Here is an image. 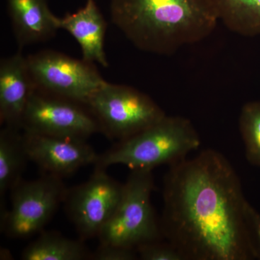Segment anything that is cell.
I'll list each match as a JSON object with an SVG mask.
<instances>
[{"instance_id":"1","label":"cell","mask_w":260,"mask_h":260,"mask_svg":"<svg viewBox=\"0 0 260 260\" xmlns=\"http://www.w3.org/2000/svg\"><path fill=\"white\" fill-rule=\"evenodd\" d=\"M169 167L160 229L183 259H256L246 220L248 201L226 157L207 149Z\"/></svg>"},{"instance_id":"2","label":"cell","mask_w":260,"mask_h":260,"mask_svg":"<svg viewBox=\"0 0 260 260\" xmlns=\"http://www.w3.org/2000/svg\"><path fill=\"white\" fill-rule=\"evenodd\" d=\"M110 15L135 47L159 55L204 40L219 22L212 0H110Z\"/></svg>"},{"instance_id":"3","label":"cell","mask_w":260,"mask_h":260,"mask_svg":"<svg viewBox=\"0 0 260 260\" xmlns=\"http://www.w3.org/2000/svg\"><path fill=\"white\" fill-rule=\"evenodd\" d=\"M200 145V135L190 120L182 116L166 115L99 155L94 166L103 170L114 165H124L131 170H153L159 166H170L184 160Z\"/></svg>"},{"instance_id":"4","label":"cell","mask_w":260,"mask_h":260,"mask_svg":"<svg viewBox=\"0 0 260 260\" xmlns=\"http://www.w3.org/2000/svg\"><path fill=\"white\" fill-rule=\"evenodd\" d=\"M152 172L131 170L114 213L98 236L100 244L136 249L145 243L164 240L151 203L155 189Z\"/></svg>"},{"instance_id":"5","label":"cell","mask_w":260,"mask_h":260,"mask_svg":"<svg viewBox=\"0 0 260 260\" xmlns=\"http://www.w3.org/2000/svg\"><path fill=\"white\" fill-rule=\"evenodd\" d=\"M101 132L118 142L153 125L167 115L153 99L126 85L106 83L88 104Z\"/></svg>"},{"instance_id":"6","label":"cell","mask_w":260,"mask_h":260,"mask_svg":"<svg viewBox=\"0 0 260 260\" xmlns=\"http://www.w3.org/2000/svg\"><path fill=\"white\" fill-rule=\"evenodd\" d=\"M67 191L62 179L55 176L22 179L10 191L11 208L1 213L2 231L16 239L40 234L64 203Z\"/></svg>"},{"instance_id":"7","label":"cell","mask_w":260,"mask_h":260,"mask_svg":"<svg viewBox=\"0 0 260 260\" xmlns=\"http://www.w3.org/2000/svg\"><path fill=\"white\" fill-rule=\"evenodd\" d=\"M27 59L37 90L87 107L94 93L107 83L93 63L59 51H41Z\"/></svg>"},{"instance_id":"8","label":"cell","mask_w":260,"mask_h":260,"mask_svg":"<svg viewBox=\"0 0 260 260\" xmlns=\"http://www.w3.org/2000/svg\"><path fill=\"white\" fill-rule=\"evenodd\" d=\"M23 130L85 141L91 135L102 133L96 118L87 106L37 90L27 106Z\"/></svg>"},{"instance_id":"9","label":"cell","mask_w":260,"mask_h":260,"mask_svg":"<svg viewBox=\"0 0 260 260\" xmlns=\"http://www.w3.org/2000/svg\"><path fill=\"white\" fill-rule=\"evenodd\" d=\"M123 188L124 184L108 175L106 170L95 169L88 180L68 189L63 203L80 239L98 237L114 213Z\"/></svg>"},{"instance_id":"10","label":"cell","mask_w":260,"mask_h":260,"mask_svg":"<svg viewBox=\"0 0 260 260\" xmlns=\"http://www.w3.org/2000/svg\"><path fill=\"white\" fill-rule=\"evenodd\" d=\"M23 131L24 145L29 160L42 174L63 179L80 168L95 164L99 154L85 140L55 138Z\"/></svg>"},{"instance_id":"11","label":"cell","mask_w":260,"mask_h":260,"mask_svg":"<svg viewBox=\"0 0 260 260\" xmlns=\"http://www.w3.org/2000/svg\"><path fill=\"white\" fill-rule=\"evenodd\" d=\"M37 90L27 56L19 49L0 61V123L23 130L24 114L29 100Z\"/></svg>"},{"instance_id":"12","label":"cell","mask_w":260,"mask_h":260,"mask_svg":"<svg viewBox=\"0 0 260 260\" xmlns=\"http://www.w3.org/2000/svg\"><path fill=\"white\" fill-rule=\"evenodd\" d=\"M8 15L19 49L47 42L59 30V18L47 0H6Z\"/></svg>"},{"instance_id":"13","label":"cell","mask_w":260,"mask_h":260,"mask_svg":"<svg viewBox=\"0 0 260 260\" xmlns=\"http://www.w3.org/2000/svg\"><path fill=\"white\" fill-rule=\"evenodd\" d=\"M83 8L59 18V28L70 32L81 48L83 59L109 67L104 51L107 25L95 0H85Z\"/></svg>"},{"instance_id":"14","label":"cell","mask_w":260,"mask_h":260,"mask_svg":"<svg viewBox=\"0 0 260 260\" xmlns=\"http://www.w3.org/2000/svg\"><path fill=\"white\" fill-rule=\"evenodd\" d=\"M29 160L23 131L5 126L0 131V197L4 201L8 191L22 180V174Z\"/></svg>"},{"instance_id":"15","label":"cell","mask_w":260,"mask_h":260,"mask_svg":"<svg viewBox=\"0 0 260 260\" xmlns=\"http://www.w3.org/2000/svg\"><path fill=\"white\" fill-rule=\"evenodd\" d=\"M92 252L82 239L64 237L56 232H43L21 254L23 260L91 259Z\"/></svg>"},{"instance_id":"16","label":"cell","mask_w":260,"mask_h":260,"mask_svg":"<svg viewBox=\"0 0 260 260\" xmlns=\"http://www.w3.org/2000/svg\"><path fill=\"white\" fill-rule=\"evenodd\" d=\"M229 30L244 37L260 36V0H212Z\"/></svg>"},{"instance_id":"17","label":"cell","mask_w":260,"mask_h":260,"mask_svg":"<svg viewBox=\"0 0 260 260\" xmlns=\"http://www.w3.org/2000/svg\"><path fill=\"white\" fill-rule=\"evenodd\" d=\"M239 126L246 160L260 168V101H251L243 106Z\"/></svg>"},{"instance_id":"18","label":"cell","mask_w":260,"mask_h":260,"mask_svg":"<svg viewBox=\"0 0 260 260\" xmlns=\"http://www.w3.org/2000/svg\"><path fill=\"white\" fill-rule=\"evenodd\" d=\"M135 250L139 259L143 260H184L177 249L165 239L145 243Z\"/></svg>"},{"instance_id":"19","label":"cell","mask_w":260,"mask_h":260,"mask_svg":"<svg viewBox=\"0 0 260 260\" xmlns=\"http://www.w3.org/2000/svg\"><path fill=\"white\" fill-rule=\"evenodd\" d=\"M138 259L135 249L120 246L100 244L95 252L92 253L94 260H134Z\"/></svg>"},{"instance_id":"20","label":"cell","mask_w":260,"mask_h":260,"mask_svg":"<svg viewBox=\"0 0 260 260\" xmlns=\"http://www.w3.org/2000/svg\"><path fill=\"white\" fill-rule=\"evenodd\" d=\"M246 216L255 247L256 259H260V213L249 202L246 203Z\"/></svg>"}]
</instances>
